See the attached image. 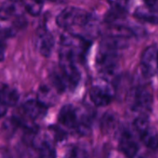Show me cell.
Instances as JSON below:
<instances>
[{"label": "cell", "mask_w": 158, "mask_h": 158, "mask_svg": "<svg viewBox=\"0 0 158 158\" xmlns=\"http://www.w3.org/2000/svg\"><path fill=\"white\" fill-rule=\"evenodd\" d=\"M36 46L41 55L48 57L50 56L54 48V38L48 32L44 31L38 35Z\"/></svg>", "instance_id": "11"}, {"label": "cell", "mask_w": 158, "mask_h": 158, "mask_svg": "<svg viewBox=\"0 0 158 158\" xmlns=\"http://www.w3.org/2000/svg\"><path fill=\"white\" fill-rule=\"evenodd\" d=\"M23 4L29 14L36 16L41 12L43 0H23Z\"/></svg>", "instance_id": "15"}, {"label": "cell", "mask_w": 158, "mask_h": 158, "mask_svg": "<svg viewBox=\"0 0 158 158\" xmlns=\"http://www.w3.org/2000/svg\"><path fill=\"white\" fill-rule=\"evenodd\" d=\"M134 127L146 147L151 150L158 149V133L151 127L146 117H138L134 122Z\"/></svg>", "instance_id": "3"}, {"label": "cell", "mask_w": 158, "mask_h": 158, "mask_svg": "<svg viewBox=\"0 0 158 158\" xmlns=\"http://www.w3.org/2000/svg\"><path fill=\"white\" fill-rule=\"evenodd\" d=\"M144 3L151 10H158V0H144Z\"/></svg>", "instance_id": "18"}, {"label": "cell", "mask_w": 158, "mask_h": 158, "mask_svg": "<svg viewBox=\"0 0 158 158\" xmlns=\"http://www.w3.org/2000/svg\"><path fill=\"white\" fill-rule=\"evenodd\" d=\"M88 45V42L82 37L71 34L65 35L61 39V48L60 55L69 57L76 61L86 52Z\"/></svg>", "instance_id": "2"}, {"label": "cell", "mask_w": 158, "mask_h": 158, "mask_svg": "<svg viewBox=\"0 0 158 158\" xmlns=\"http://www.w3.org/2000/svg\"><path fill=\"white\" fill-rule=\"evenodd\" d=\"M89 20L90 16L85 10L78 8H67L57 16L56 22L63 29H72L87 25Z\"/></svg>", "instance_id": "1"}, {"label": "cell", "mask_w": 158, "mask_h": 158, "mask_svg": "<svg viewBox=\"0 0 158 158\" xmlns=\"http://www.w3.org/2000/svg\"><path fill=\"white\" fill-rule=\"evenodd\" d=\"M141 65L147 74H153L158 70V48L148 47L141 55Z\"/></svg>", "instance_id": "6"}, {"label": "cell", "mask_w": 158, "mask_h": 158, "mask_svg": "<svg viewBox=\"0 0 158 158\" xmlns=\"http://www.w3.org/2000/svg\"><path fill=\"white\" fill-rule=\"evenodd\" d=\"M39 158H56V151L53 145L48 141L43 140L38 146Z\"/></svg>", "instance_id": "14"}, {"label": "cell", "mask_w": 158, "mask_h": 158, "mask_svg": "<svg viewBox=\"0 0 158 158\" xmlns=\"http://www.w3.org/2000/svg\"><path fill=\"white\" fill-rule=\"evenodd\" d=\"M24 9L21 0H5L0 6V20L9 21L14 17L22 18V10Z\"/></svg>", "instance_id": "5"}, {"label": "cell", "mask_w": 158, "mask_h": 158, "mask_svg": "<svg viewBox=\"0 0 158 158\" xmlns=\"http://www.w3.org/2000/svg\"><path fill=\"white\" fill-rule=\"evenodd\" d=\"M152 104V96L146 88L137 89L132 96V108L139 113H146L151 110Z\"/></svg>", "instance_id": "4"}, {"label": "cell", "mask_w": 158, "mask_h": 158, "mask_svg": "<svg viewBox=\"0 0 158 158\" xmlns=\"http://www.w3.org/2000/svg\"><path fill=\"white\" fill-rule=\"evenodd\" d=\"M25 114L32 120L42 118L47 112V106L41 103L38 100H30L23 104Z\"/></svg>", "instance_id": "9"}, {"label": "cell", "mask_w": 158, "mask_h": 158, "mask_svg": "<svg viewBox=\"0 0 158 158\" xmlns=\"http://www.w3.org/2000/svg\"><path fill=\"white\" fill-rule=\"evenodd\" d=\"M37 100L41 103H43L45 106H50L55 103L56 96H55L54 91L50 88H48L47 86H43L38 90Z\"/></svg>", "instance_id": "13"}, {"label": "cell", "mask_w": 158, "mask_h": 158, "mask_svg": "<svg viewBox=\"0 0 158 158\" xmlns=\"http://www.w3.org/2000/svg\"><path fill=\"white\" fill-rule=\"evenodd\" d=\"M5 52H6V45L2 41H0V61L4 60Z\"/></svg>", "instance_id": "20"}, {"label": "cell", "mask_w": 158, "mask_h": 158, "mask_svg": "<svg viewBox=\"0 0 158 158\" xmlns=\"http://www.w3.org/2000/svg\"><path fill=\"white\" fill-rule=\"evenodd\" d=\"M59 122L69 128H76L78 118L75 109L72 105L63 106L59 113Z\"/></svg>", "instance_id": "10"}, {"label": "cell", "mask_w": 158, "mask_h": 158, "mask_svg": "<svg viewBox=\"0 0 158 158\" xmlns=\"http://www.w3.org/2000/svg\"><path fill=\"white\" fill-rule=\"evenodd\" d=\"M135 17L141 20V21H145V22H149V23H158V17L153 13V10H151L150 9H148V11L139 8L137 10V11L134 13Z\"/></svg>", "instance_id": "16"}, {"label": "cell", "mask_w": 158, "mask_h": 158, "mask_svg": "<svg viewBox=\"0 0 158 158\" xmlns=\"http://www.w3.org/2000/svg\"><path fill=\"white\" fill-rule=\"evenodd\" d=\"M86 152L85 150L78 146V145H72L66 152L65 158H85Z\"/></svg>", "instance_id": "17"}, {"label": "cell", "mask_w": 158, "mask_h": 158, "mask_svg": "<svg viewBox=\"0 0 158 158\" xmlns=\"http://www.w3.org/2000/svg\"><path fill=\"white\" fill-rule=\"evenodd\" d=\"M89 97L91 102L99 107L108 105L113 100V95L111 92L107 89L100 86H94L90 89Z\"/></svg>", "instance_id": "7"}, {"label": "cell", "mask_w": 158, "mask_h": 158, "mask_svg": "<svg viewBox=\"0 0 158 158\" xmlns=\"http://www.w3.org/2000/svg\"><path fill=\"white\" fill-rule=\"evenodd\" d=\"M7 110H8V105H6L3 102L0 101V118H2L6 114Z\"/></svg>", "instance_id": "19"}, {"label": "cell", "mask_w": 158, "mask_h": 158, "mask_svg": "<svg viewBox=\"0 0 158 158\" xmlns=\"http://www.w3.org/2000/svg\"><path fill=\"white\" fill-rule=\"evenodd\" d=\"M119 149L127 158H134L139 151V145L133 136L126 131L121 135Z\"/></svg>", "instance_id": "8"}, {"label": "cell", "mask_w": 158, "mask_h": 158, "mask_svg": "<svg viewBox=\"0 0 158 158\" xmlns=\"http://www.w3.org/2000/svg\"><path fill=\"white\" fill-rule=\"evenodd\" d=\"M0 101L8 106H14L19 101V94L16 89L9 86H2L0 87Z\"/></svg>", "instance_id": "12"}]
</instances>
